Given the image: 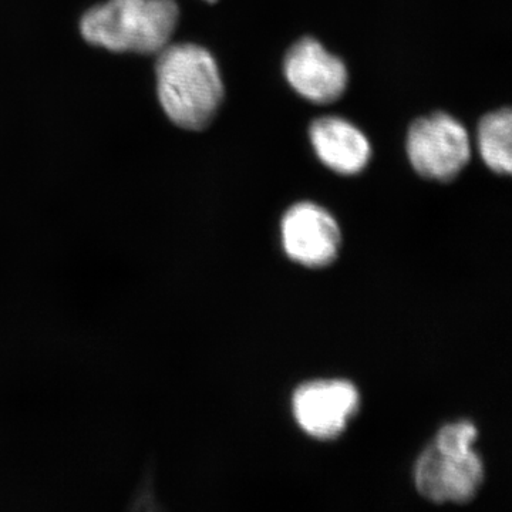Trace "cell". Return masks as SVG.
<instances>
[{"mask_svg":"<svg viewBox=\"0 0 512 512\" xmlns=\"http://www.w3.org/2000/svg\"><path fill=\"white\" fill-rule=\"evenodd\" d=\"M293 414L301 429L320 440L338 437L359 409L352 383L322 380L303 384L293 394Z\"/></svg>","mask_w":512,"mask_h":512,"instance_id":"obj_5","label":"cell"},{"mask_svg":"<svg viewBox=\"0 0 512 512\" xmlns=\"http://www.w3.org/2000/svg\"><path fill=\"white\" fill-rule=\"evenodd\" d=\"M311 140L323 164L339 174L360 173L372 156L369 140L349 121L322 117L313 121Z\"/></svg>","mask_w":512,"mask_h":512,"instance_id":"obj_8","label":"cell"},{"mask_svg":"<svg viewBox=\"0 0 512 512\" xmlns=\"http://www.w3.org/2000/svg\"><path fill=\"white\" fill-rule=\"evenodd\" d=\"M414 170L429 180H453L470 161V138L463 124L446 113L414 121L407 136Z\"/></svg>","mask_w":512,"mask_h":512,"instance_id":"obj_4","label":"cell"},{"mask_svg":"<svg viewBox=\"0 0 512 512\" xmlns=\"http://www.w3.org/2000/svg\"><path fill=\"white\" fill-rule=\"evenodd\" d=\"M175 0H109L84 13L83 39L114 53L158 55L177 28Z\"/></svg>","mask_w":512,"mask_h":512,"instance_id":"obj_2","label":"cell"},{"mask_svg":"<svg viewBox=\"0 0 512 512\" xmlns=\"http://www.w3.org/2000/svg\"><path fill=\"white\" fill-rule=\"evenodd\" d=\"M478 431L468 421L448 424L423 451L414 468L417 490L433 503H467L484 480V466L474 451Z\"/></svg>","mask_w":512,"mask_h":512,"instance_id":"obj_3","label":"cell"},{"mask_svg":"<svg viewBox=\"0 0 512 512\" xmlns=\"http://www.w3.org/2000/svg\"><path fill=\"white\" fill-rule=\"evenodd\" d=\"M285 76L306 100L329 104L338 100L348 84V70L339 57L330 55L318 40L305 37L285 57Z\"/></svg>","mask_w":512,"mask_h":512,"instance_id":"obj_7","label":"cell"},{"mask_svg":"<svg viewBox=\"0 0 512 512\" xmlns=\"http://www.w3.org/2000/svg\"><path fill=\"white\" fill-rule=\"evenodd\" d=\"M281 234L286 255L311 268L335 261L342 242L338 222L312 202H301L286 211Z\"/></svg>","mask_w":512,"mask_h":512,"instance_id":"obj_6","label":"cell"},{"mask_svg":"<svg viewBox=\"0 0 512 512\" xmlns=\"http://www.w3.org/2000/svg\"><path fill=\"white\" fill-rule=\"evenodd\" d=\"M207 2H217V0H207Z\"/></svg>","mask_w":512,"mask_h":512,"instance_id":"obj_10","label":"cell"},{"mask_svg":"<svg viewBox=\"0 0 512 512\" xmlns=\"http://www.w3.org/2000/svg\"><path fill=\"white\" fill-rule=\"evenodd\" d=\"M512 114L510 109L487 114L478 127V146L484 163L498 174L512 170Z\"/></svg>","mask_w":512,"mask_h":512,"instance_id":"obj_9","label":"cell"},{"mask_svg":"<svg viewBox=\"0 0 512 512\" xmlns=\"http://www.w3.org/2000/svg\"><path fill=\"white\" fill-rule=\"evenodd\" d=\"M157 93L175 126L201 131L210 126L224 97L220 70L207 49L168 45L157 55Z\"/></svg>","mask_w":512,"mask_h":512,"instance_id":"obj_1","label":"cell"}]
</instances>
